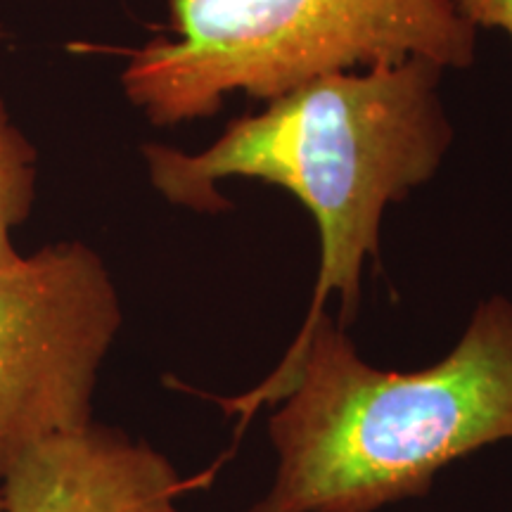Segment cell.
I'll return each mask as SVG.
<instances>
[{"label": "cell", "instance_id": "obj_1", "mask_svg": "<svg viewBox=\"0 0 512 512\" xmlns=\"http://www.w3.org/2000/svg\"><path fill=\"white\" fill-rule=\"evenodd\" d=\"M216 403L242 425L275 406L278 467L249 512H377L427 496L446 465L512 441V299L479 302L456 347L413 373L370 366L325 311L266 380Z\"/></svg>", "mask_w": 512, "mask_h": 512}, {"label": "cell", "instance_id": "obj_2", "mask_svg": "<svg viewBox=\"0 0 512 512\" xmlns=\"http://www.w3.org/2000/svg\"><path fill=\"white\" fill-rule=\"evenodd\" d=\"M446 69L406 60L366 72H337L268 100L266 110L228 121L207 150L145 143L155 190L174 207L221 214L233 202L219 192L228 178H256L304 204L320 235V266L302 332L339 299L349 328L361 304L363 268L380 261L387 209L439 174L453 145L441 98Z\"/></svg>", "mask_w": 512, "mask_h": 512}, {"label": "cell", "instance_id": "obj_3", "mask_svg": "<svg viewBox=\"0 0 512 512\" xmlns=\"http://www.w3.org/2000/svg\"><path fill=\"white\" fill-rule=\"evenodd\" d=\"M169 27L119 79L159 128L214 117L230 93L268 102L356 67L470 69L479 36L448 0H169Z\"/></svg>", "mask_w": 512, "mask_h": 512}, {"label": "cell", "instance_id": "obj_4", "mask_svg": "<svg viewBox=\"0 0 512 512\" xmlns=\"http://www.w3.org/2000/svg\"><path fill=\"white\" fill-rule=\"evenodd\" d=\"M121 325L110 268L86 242H50L0 268V482L43 439L93 420Z\"/></svg>", "mask_w": 512, "mask_h": 512}, {"label": "cell", "instance_id": "obj_5", "mask_svg": "<svg viewBox=\"0 0 512 512\" xmlns=\"http://www.w3.org/2000/svg\"><path fill=\"white\" fill-rule=\"evenodd\" d=\"M190 482L164 453L86 422L43 439L0 482L3 512H183Z\"/></svg>", "mask_w": 512, "mask_h": 512}, {"label": "cell", "instance_id": "obj_6", "mask_svg": "<svg viewBox=\"0 0 512 512\" xmlns=\"http://www.w3.org/2000/svg\"><path fill=\"white\" fill-rule=\"evenodd\" d=\"M38 150L10 117L0 98V268L19 259L12 233L29 219L36 202Z\"/></svg>", "mask_w": 512, "mask_h": 512}, {"label": "cell", "instance_id": "obj_7", "mask_svg": "<svg viewBox=\"0 0 512 512\" xmlns=\"http://www.w3.org/2000/svg\"><path fill=\"white\" fill-rule=\"evenodd\" d=\"M470 27L501 29L512 41V0H448Z\"/></svg>", "mask_w": 512, "mask_h": 512}, {"label": "cell", "instance_id": "obj_8", "mask_svg": "<svg viewBox=\"0 0 512 512\" xmlns=\"http://www.w3.org/2000/svg\"><path fill=\"white\" fill-rule=\"evenodd\" d=\"M0 512H3V503H0Z\"/></svg>", "mask_w": 512, "mask_h": 512}, {"label": "cell", "instance_id": "obj_9", "mask_svg": "<svg viewBox=\"0 0 512 512\" xmlns=\"http://www.w3.org/2000/svg\"><path fill=\"white\" fill-rule=\"evenodd\" d=\"M0 38H3V29H0Z\"/></svg>", "mask_w": 512, "mask_h": 512}]
</instances>
